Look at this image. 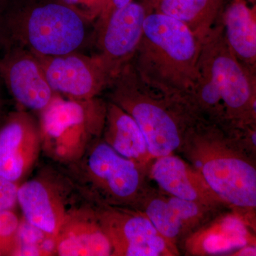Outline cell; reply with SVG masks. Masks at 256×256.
<instances>
[{
  "mask_svg": "<svg viewBox=\"0 0 256 256\" xmlns=\"http://www.w3.org/2000/svg\"><path fill=\"white\" fill-rule=\"evenodd\" d=\"M82 196L65 170L45 168L18 188V206L23 218L52 238H56L66 216Z\"/></svg>",
  "mask_w": 256,
  "mask_h": 256,
  "instance_id": "52a82bcc",
  "label": "cell"
},
{
  "mask_svg": "<svg viewBox=\"0 0 256 256\" xmlns=\"http://www.w3.org/2000/svg\"><path fill=\"white\" fill-rule=\"evenodd\" d=\"M234 255L239 256H256V245H246L238 249Z\"/></svg>",
  "mask_w": 256,
  "mask_h": 256,
  "instance_id": "d4e9b609",
  "label": "cell"
},
{
  "mask_svg": "<svg viewBox=\"0 0 256 256\" xmlns=\"http://www.w3.org/2000/svg\"><path fill=\"white\" fill-rule=\"evenodd\" d=\"M112 1L114 8H119L124 6V5L128 4L133 0H112Z\"/></svg>",
  "mask_w": 256,
  "mask_h": 256,
  "instance_id": "4316f807",
  "label": "cell"
},
{
  "mask_svg": "<svg viewBox=\"0 0 256 256\" xmlns=\"http://www.w3.org/2000/svg\"><path fill=\"white\" fill-rule=\"evenodd\" d=\"M134 210L142 212L173 246L220 213V208L182 200L151 188Z\"/></svg>",
  "mask_w": 256,
  "mask_h": 256,
  "instance_id": "4fadbf2b",
  "label": "cell"
},
{
  "mask_svg": "<svg viewBox=\"0 0 256 256\" xmlns=\"http://www.w3.org/2000/svg\"><path fill=\"white\" fill-rule=\"evenodd\" d=\"M41 152L38 120L21 108L8 112L0 127V176L21 184Z\"/></svg>",
  "mask_w": 256,
  "mask_h": 256,
  "instance_id": "7c38bea8",
  "label": "cell"
},
{
  "mask_svg": "<svg viewBox=\"0 0 256 256\" xmlns=\"http://www.w3.org/2000/svg\"><path fill=\"white\" fill-rule=\"evenodd\" d=\"M110 240L86 200L73 208L55 238L54 256H112Z\"/></svg>",
  "mask_w": 256,
  "mask_h": 256,
  "instance_id": "9a60e30c",
  "label": "cell"
},
{
  "mask_svg": "<svg viewBox=\"0 0 256 256\" xmlns=\"http://www.w3.org/2000/svg\"><path fill=\"white\" fill-rule=\"evenodd\" d=\"M198 64L214 82L228 118L248 106L252 99L250 82L227 44L220 22L202 42Z\"/></svg>",
  "mask_w": 256,
  "mask_h": 256,
  "instance_id": "8fae6325",
  "label": "cell"
},
{
  "mask_svg": "<svg viewBox=\"0 0 256 256\" xmlns=\"http://www.w3.org/2000/svg\"><path fill=\"white\" fill-rule=\"evenodd\" d=\"M180 152L225 204L256 208V168L234 154L223 128L200 119L188 133Z\"/></svg>",
  "mask_w": 256,
  "mask_h": 256,
  "instance_id": "277c9868",
  "label": "cell"
},
{
  "mask_svg": "<svg viewBox=\"0 0 256 256\" xmlns=\"http://www.w3.org/2000/svg\"><path fill=\"white\" fill-rule=\"evenodd\" d=\"M151 10L149 0H133L114 8L96 25L95 41L97 54L112 80L132 60L143 34L146 15Z\"/></svg>",
  "mask_w": 256,
  "mask_h": 256,
  "instance_id": "9c48e42d",
  "label": "cell"
},
{
  "mask_svg": "<svg viewBox=\"0 0 256 256\" xmlns=\"http://www.w3.org/2000/svg\"><path fill=\"white\" fill-rule=\"evenodd\" d=\"M86 18L97 23L114 9L112 0H62Z\"/></svg>",
  "mask_w": 256,
  "mask_h": 256,
  "instance_id": "603a6c76",
  "label": "cell"
},
{
  "mask_svg": "<svg viewBox=\"0 0 256 256\" xmlns=\"http://www.w3.org/2000/svg\"><path fill=\"white\" fill-rule=\"evenodd\" d=\"M106 92L108 100L137 122L154 159L180 152L192 127L203 118L190 96L144 82L131 62Z\"/></svg>",
  "mask_w": 256,
  "mask_h": 256,
  "instance_id": "6da1fadb",
  "label": "cell"
},
{
  "mask_svg": "<svg viewBox=\"0 0 256 256\" xmlns=\"http://www.w3.org/2000/svg\"><path fill=\"white\" fill-rule=\"evenodd\" d=\"M20 220L14 210L0 212V256H15Z\"/></svg>",
  "mask_w": 256,
  "mask_h": 256,
  "instance_id": "7402d4cb",
  "label": "cell"
},
{
  "mask_svg": "<svg viewBox=\"0 0 256 256\" xmlns=\"http://www.w3.org/2000/svg\"><path fill=\"white\" fill-rule=\"evenodd\" d=\"M151 9L182 22L203 42L220 22L226 0H149Z\"/></svg>",
  "mask_w": 256,
  "mask_h": 256,
  "instance_id": "ffe728a7",
  "label": "cell"
},
{
  "mask_svg": "<svg viewBox=\"0 0 256 256\" xmlns=\"http://www.w3.org/2000/svg\"><path fill=\"white\" fill-rule=\"evenodd\" d=\"M96 25L62 0H0V50L22 48L43 56L80 52Z\"/></svg>",
  "mask_w": 256,
  "mask_h": 256,
  "instance_id": "7a4b0ae2",
  "label": "cell"
},
{
  "mask_svg": "<svg viewBox=\"0 0 256 256\" xmlns=\"http://www.w3.org/2000/svg\"><path fill=\"white\" fill-rule=\"evenodd\" d=\"M248 244L246 225L238 216L220 214L206 220L178 244L186 256L222 255Z\"/></svg>",
  "mask_w": 256,
  "mask_h": 256,
  "instance_id": "e0dca14e",
  "label": "cell"
},
{
  "mask_svg": "<svg viewBox=\"0 0 256 256\" xmlns=\"http://www.w3.org/2000/svg\"><path fill=\"white\" fill-rule=\"evenodd\" d=\"M20 184L0 176V212L14 210L15 206L18 205Z\"/></svg>",
  "mask_w": 256,
  "mask_h": 256,
  "instance_id": "cb8c5ba5",
  "label": "cell"
},
{
  "mask_svg": "<svg viewBox=\"0 0 256 256\" xmlns=\"http://www.w3.org/2000/svg\"><path fill=\"white\" fill-rule=\"evenodd\" d=\"M107 101L55 96L40 114L42 152L62 166L76 162L98 140L105 126Z\"/></svg>",
  "mask_w": 256,
  "mask_h": 256,
  "instance_id": "8992f818",
  "label": "cell"
},
{
  "mask_svg": "<svg viewBox=\"0 0 256 256\" xmlns=\"http://www.w3.org/2000/svg\"><path fill=\"white\" fill-rule=\"evenodd\" d=\"M50 86L66 98L87 100L107 90L112 78L97 54L80 52L66 54H36Z\"/></svg>",
  "mask_w": 256,
  "mask_h": 256,
  "instance_id": "30bf717a",
  "label": "cell"
},
{
  "mask_svg": "<svg viewBox=\"0 0 256 256\" xmlns=\"http://www.w3.org/2000/svg\"><path fill=\"white\" fill-rule=\"evenodd\" d=\"M8 114V112L6 110V104H5L4 99L3 98L1 92H0V127L4 122Z\"/></svg>",
  "mask_w": 256,
  "mask_h": 256,
  "instance_id": "484cf974",
  "label": "cell"
},
{
  "mask_svg": "<svg viewBox=\"0 0 256 256\" xmlns=\"http://www.w3.org/2000/svg\"><path fill=\"white\" fill-rule=\"evenodd\" d=\"M101 138L120 156L149 170L154 158L140 128L132 116L109 100Z\"/></svg>",
  "mask_w": 256,
  "mask_h": 256,
  "instance_id": "ac0fdd59",
  "label": "cell"
},
{
  "mask_svg": "<svg viewBox=\"0 0 256 256\" xmlns=\"http://www.w3.org/2000/svg\"><path fill=\"white\" fill-rule=\"evenodd\" d=\"M55 238L28 223L20 220L18 248L15 256H54Z\"/></svg>",
  "mask_w": 256,
  "mask_h": 256,
  "instance_id": "44dd1931",
  "label": "cell"
},
{
  "mask_svg": "<svg viewBox=\"0 0 256 256\" xmlns=\"http://www.w3.org/2000/svg\"><path fill=\"white\" fill-rule=\"evenodd\" d=\"M202 45L182 22L151 9L131 62L144 82L190 97L198 77Z\"/></svg>",
  "mask_w": 256,
  "mask_h": 256,
  "instance_id": "3957f363",
  "label": "cell"
},
{
  "mask_svg": "<svg viewBox=\"0 0 256 256\" xmlns=\"http://www.w3.org/2000/svg\"><path fill=\"white\" fill-rule=\"evenodd\" d=\"M220 24L236 57L256 60V0H230L226 3Z\"/></svg>",
  "mask_w": 256,
  "mask_h": 256,
  "instance_id": "d6986e66",
  "label": "cell"
},
{
  "mask_svg": "<svg viewBox=\"0 0 256 256\" xmlns=\"http://www.w3.org/2000/svg\"><path fill=\"white\" fill-rule=\"evenodd\" d=\"M252 109L254 114L256 116V97L252 100Z\"/></svg>",
  "mask_w": 256,
  "mask_h": 256,
  "instance_id": "f1b7e54d",
  "label": "cell"
},
{
  "mask_svg": "<svg viewBox=\"0 0 256 256\" xmlns=\"http://www.w3.org/2000/svg\"><path fill=\"white\" fill-rule=\"evenodd\" d=\"M64 168L92 204L134 208L152 188L149 170L120 156L102 138L80 160Z\"/></svg>",
  "mask_w": 256,
  "mask_h": 256,
  "instance_id": "5b68a950",
  "label": "cell"
},
{
  "mask_svg": "<svg viewBox=\"0 0 256 256\" xmlns=\"http://www.w3.org/2000/svg\"><path fill=\"white\" fill-rule=\"evenodd\" d=\"M92 205L110 240L112 256H176L181 254L142 212L124 207Z\"/></svg>",
  "mask_w": 256,
  "mask_h": 256,
  "instance_id": "ba28073f",
  "label": "cell"
},
{
  "mask_svg": "<svg viewBox=\"0 0 256 256\" xmlns=\"http://www.w3.org/2000/svg\"><path fill=\"white\" fill-rule=\"evenodd\" d=\"M0 80L21 108L38 114L56 96L36 56L25 48L0 50Z\"/></svg>",
  "mask_w": 256,
  "mask_h": 256,
  "instance_id": "5bb4252c",
  "label": "cell"
},
{
  "mask_svg": "<svg viewBox=\"0 0 256 256\" xmlns=\"http://www.w3.org/2000/svg\"><path fill=\"white\" fill-rule=\"evenodd\" d=\"M250 141H252V146L256 148V129L254 130L252 136H250Z\"/></svg>",
  "mask_w": 256,
  "mask_h": 256,
  "instance_id": "83f0119b",
  "label": "cell"
},
{
  "mask_svg": "<svg viewBox=\"0 0 256 256\" xmlns=\"http://www.w3.org/2000/svg\"><path fill=\"white\" fill-rule=\"evenodd\" d=\"M149 176L160 190L172 196L220 210L225 205L200 172L176 154L153 160Z\"/></svg>",
  "mask_w": 256,
  "mask_h": 256,
  "instance_id": "2e32d148",
  "label": "cell"
}]
</instances>
